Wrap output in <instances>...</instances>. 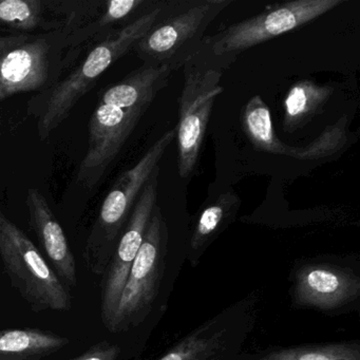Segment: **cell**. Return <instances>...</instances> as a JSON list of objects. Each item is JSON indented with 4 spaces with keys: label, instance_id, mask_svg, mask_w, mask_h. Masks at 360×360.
<instances>
[{
    "label": "cell",
    "instance_id": "obj_1",
    "mask_svg": "<svg viewBox=\"0 0 360 360\" xmlns=\"http://www.w3.org/2000/svg\"><path fill=\"white\" fill-rule=\"evenodd\" d=\"M172 71L143 65L109 86L89 122V139L77 182L94 188L104 178L158 94L167 87Z\"/></svg>",
    "mask_w": 360,
    "mask_h": 360
},
{
    "label": "cell",
    "instance_id": "obj_2",
    "mask_svg": "<svg viewBox=\"0 0 360 360\" xmlns=\"http://www.w3.org/2000/svg\"><path fill=\"white\" fill-rule=\"evenodd\" d=\"M187 254L188 246L174 250L169 225L157 204L128 274L115 319L109 328L111 333L134 330L153 314L165 311Z\"/></svg>",
    "mask_w": 360,
    "mask_h": 360
},
{
    "label": "cell",
    "instance_id": "obj_3",
    "mask_svg": "<svg viewBox=\"0 0 360 360\" xmlns=\"http://www.w3.org/2000/svg\"><path fill=\"white\" fill-rule=\"evenodd\" d=\"M233 0L164 1L150 30L134 46L143 63L174 71L183 68L201 49L205 32Z\"/></svg>",
    "mask_w": 360,
    "mask_h": 360
},
{
    "label": "cell",
    "instance_id": "obj_4",
    "mask_svg": "<svg viewBox=\"0 0 360 360\" xmlns=\"http://www.w3.org/2000/svg\"><path fill=\"white\" fill-rule=\"evenodd\" d=\"M163 6L164 0L155 1L150 9L134 22L106 35L86 60L52 89L37 123L41 141L49 138L68 119L77 102L94 87L107 69L134 49L157 22Z\"/></svg>",
    "mask_w": 360,
    "mask_h": 360
},
{
    "label": "cell",
    "instance_id": "obj_5",
    "mask_svg": "<svg viewBox=\"0 0 360 360\" xmlns=\"http://www.w3.org/2000/svg\"><path fill=\"white\" fill-rule=\"evenodd\" d=\"M174 139L176 128L166 131L107 193L83 254L85 264L96 275H104L143 187Z\"/></svg>",
    "mask_w": 360,
    "mask_h": 360
},
{
    "label": "cell",
    "instance_id": "obj_6",
    "mask_svg": "<svg viewBox=\"0 0 360 360\" xmlns=\"http://www.w3.org/2000/svg\"><path fill=\"white\" fill-rule=\"evenodd\" d=\"M226 58H212L198 52L184 68V85L179 98L178 167L181 178L193 176L199 162L206 128L217 98L223 71L231 66Z\"/></svg>",
    "mask_w": 360,
    "mask_h": 360
},
{
    "label": "cell",
    "instance_id": "obj_7",
    "mask_svg": "<svg viewBox=\"0 0 360 360\" xmlns=\"http://www.w3.org/2000/svg\"><path fill=\"white\" fill-rule=\"evenodd\" d=\"M0 259L14 288L33 311H67L68 288L58 279L28 236L0 210Z\"/></svg>",
    "mask_w": 360,
    "mask_h": 360
},
{
    "label": "cell",
    "instance_id": "obj_8",
    "mask_svg": "<svg viewBox=\"0 0 360 360\" xmlns=\"http://www.w3.org/2000/svg\"><path fill=\"white\" fill-rule=\"evenodd\" d=\"M345 0H294L266 8L258 15L205 37L200 51L236 60L242 52L317 20Z\"/></svg>",
    "mask_w": 360,
    "mask_h": 360
},
{
    "label": "cell",
    "instance_id": "obj_9",
    "mask_svg": "<svg viewBox=\"0 0 360 360\" xmlns=\"http://www.w3.org/2000/svg\"><path fill=\"white\" fill-rule=\"evenodd\" d=\"M160 166L143 187L127 224L120 237L112 258L105 271L101 292V317L109 330L127 281L132 263L142 245L147 225L158 204Z\"/></svg>",
    "mask_w": 360,
    "mask_h": 360
},
{
    "label": "cell",
    "instance_id": "obj_10",
    "mask_svg": "<svg viewBox=\"0 0 360 360\" xmlns=\"http://www.w3.org/2000/svg\"><path fill=\"white\" fill-rule=\"evenodd\" d=\"M250 301L237 303L207 320L158 360H227L243 345L252 326Z\"/></svg>",
    "mask_w": 360,
    "mask_h": 360
},
{
    "label": "cell",
    "instance_id": "obj_11",
    "mask_svg": "<svg viewBox=\"0 0 360 360\" xmlns=\"http://www.w3.org/2000/svg\"><path fill=\"white\" fill-rule=\"evenodd\" d=\"M290 292L295 307L335 313L357 302L360 278L349 267L305 263L295 271Z\"/></svg>",
    "mask_w": 360,
    "mask_h": 360
},
{
    "label": "cell",
    "instance_id": "obj_12",
    "mask_svg": "<svg viewBox=\"0 0 360 360\" xmlns=\"http://www.w3.org/2000/svg\"><path fill=\"white\" fill-rule=\"evenodd\" d=\"M49 54L50 41L39 37L0 56V103L43 87L49 77Z\"/></svg>",
    "mask_w": 360,
    "mask_h": 360
},
{
    "label": "cell",
    "instance_id": "obj_13",
    "mask_svg": "<svg viewBox=\"0 0 360 360\" xmlns=\"http://www.w3.org/2000/svg\"><path fill=\"white\" fill-rule=\"evenodd\" d=\"M26 204L31 227L51 261L56 271L54 273L67 288H77V271L75 256L64 229L54 216L45 195L39 189L29 188Z\"/></svg>",
    "mask_w": 360,
    "mask_h": 360
},
{
    "label": "cell",
    "instance_id": "obj_14",
    "mask_svg": "<svg viewBox=\"0 0 360 360\" xmlns=\"http://www.w3.org/2000/svg\"><path fill=\"white\" fill-rule=\"evenodd\" d=\"M240 206V198L226 191L202 210L189 236L187 259L191 266H197L212 242L235 221Z\"/></svg>",
    "mask_w": 360,
    "mask_h": 360
},
{
    "label": "cell",
    "instance_id": "obj_15",
    "mask_svg": "<svg viewBox=\"0 0 360 360\" xmlns=\"http://www.w3.org/2000/svg\"><path fill=\"white\" fill-rule=\"evenodd\" d=\"M334 88L311 79H301L290 86L283 101V129L288 134L302 129L321 115Z\"/></svg>",
    "mask_w": 360,
    "mask_h": 360
},
{
    "label": "cell",
    "instance_id": "obj_16",
    "mask_svg": "<svg viewBox=\"0 0 360 360\" xmlns=\"http://www.w3.org/2000/svg\"><path fill=\"white\" fill-rule=\"evenodd\" d=\"M69 339L39 328L0 332V360H41L69 345Z\"/></svg>",
    "mask_w": 360,
    "mask_h": 360
},
{
    "label": "cell",
    "instance_id": "obj_17",
    "mask_svg": "<svg viewBox=\"0 0 360 360\" xmlns=\"http://www.w3.org/2000/svg\"><path fill=\"white\" fill-rule=\"evenodd\" d=\"M241 128L257 150L288 157L290 146L278 139L269 106L259 94L248 100L242 109Z\"/></svg>",
    "mask_w": 360,
    "mask_h": 360
},
{
    "label": "cell",
    "instance_id": "obj_18",
    "mask_svg": "<svg viewBox=\"0 0 360 360\" xmlns=\"http://www.w3.org/2000/svg\"><path fill=\"white\" fill-rule=\"evenodd\" d=\"M252 360H360L358 342L322 343L280 347Z\"/></svg>",
    "mask_w": 360,
    "mask_h": 360
},
{
    "label": "cell",
    "instance_id": "obj_19",
    "mask_svg": "<svg viewBox=\"0 0 360 360\" xmlns=\"http://www.w3.org/2000/svg\"><path fill=\"white\" fill-rule=\"evenodd\" d=\"M347 122V115H343L338 121L326 126L323 131L307 146H290L288 157L299 161H319L334 157L349 143Z\"/></svg>",
    "mask_w": 360,
    "mask_h": 360
},
{
    "label": "cell",
    "instance_id": "obj_20",
    "mask_svg": "<svg viewBox=\"0 0 360 360\" xmlns=\"http://www.w3.org/2000/svg\"><path fill=\"white\" fill-rule=\"evenodd\" d=\"M43 0H0V26L30 32L45 24Z\"/></svg>",
    "mask_w": 360,
    "mask_h": 360
},
{
    "label": "cell",
    "instance_id": "obj_21",
    "mask_svg": "<svg viewBox=\"0 0 360 360\" xmlns=\"http://www.w3.org/2000/svg\"><path fill=\"white\" fill-rule=\"evenodd\" d=\"M121 352L119 345L104 340L92 345L82 355L68 360H117Z\"/></svg>",
    "mask_w": 360,
    "mask_h": 360
},
{
    "label": "cell",
    "instance_id": "obj_22",
    "mask_svg": "<svg viewBox=\"0 0 360 360\" xmlns=\"http://www.w3.org/2000/svg\"><path fill=\"white\" fill-rule=\"evenodd\" d=\"M29 39H30V37L27 34L7 35V37L0 35V56L22 44L27 43Z\"/></svg>",
    "mask_w": 360,
    "mask_h": 360
}]
</instances>
